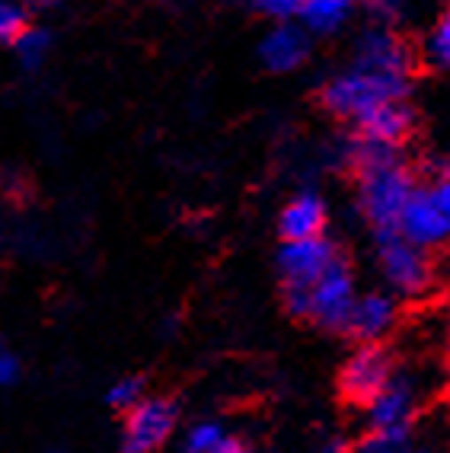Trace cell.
<instances>
[{
	"label": "cell",
	"instance_id": "d4e9b609",
	"mask_svg": "<svg viewBox=\"0 0 450 453\" xmlns=\"http://www.w3.org/2000/svg\"><path fill=\"white\" fill-rule=\"evenodd\" d=\"M428 188H431V195L438 198V204H441V208L450 214V176H447V173H441V176L434 179Z\"/></svg>",
	"mask_w": 450,
	"mask_h": 453
},
{
	"label": "cell",
	"instance_id": "44dd1931",
	"mask_svg": "<svg viewBox=\"0 0 450 453\" xmlns=\"http://www.w3.org/2000/svg\"><path fill=\"white\" fill-rule=\"evenodd\" d=\"M259 13H266L272 19H282V23H291L294 17H300L306 7V0H250Z\"/></svg>",
	"mask_w": 450,
	"mask_h": 453
},
{
	"label": "cell",
	"instance_id": "ffe728a7",
	"mask_svg": "<svg viewBox=\"0 0 450 453\" xmlns=\"http://www.w3.org/2000/svg\"><path fill=\"white\" fill-rule=\"evenodd\" d=\"M26 26L23 7H17L13 0H0V45H17L23 39Z\"/></svg>",
	"mask_w": 450,
	"mask_h": 453
},
{
	"label": "cell",
	"instance_id": "9a60e30c",
	"mask_svg": "<svg viewBox=\"0 0 450 453\" xmlns=\"http://www.w3.org/2000/svg\"><path fill=\"white\" fill-rule=\"evenodd\" d=\"M352 13H354V0H306L300 19H304L306 33L330 35L336 29H342L352 19Z\"/></svg>",
	"mask_w": 450,
	"mask_h": 453
},
{
	"label": "cell",
	"instance_id": "5b68a950",
	"mask_svg": "<svg viewBox=\"0 0 450 453\" xmlns=\"http://www.w3.org/2000/svg\"><path fill=\"white\" fill-rule=\"evenodd\" d=\"M358 303L354 294V275L348 259L338 252L320 281L310 288V323L326 332H348V319Z\"/></svg>",
	"mask_w": 450,
	"mask_h": 453
},
{
	"label": "cell",
	"instance_id": "7c38bea8",
	"mask_svg": "<svg viewBox=\"0 0 450 453\" xmlns=\"http://www.w3.org/2000/svg\"><path fill=\"white\" fill-rule=\"evenodd\" d=\"M412 125H415V115L406 105V99H400V103H386L377 105V109H370L368 115H361L354 122V128H358V138L400 147L412 134Z\"/></svg>",
	"mask_w": 450,
	"mask_h": 453
},
{
	"label": "cell",
	"instance_id": "4fadbf2b",
	"mask_svg": "<svg viewBox=\"0 0 450 453\" xmlns=\"http://www.w3.org/2000/svg\"><path fill=\"white\" fill-rule=\"evenodd\" d=\"M310 55V39L300 26L294 23H278L272 33L262 39L259 45V58H262V65L275 73H288L294 67H300Z\"/></svg>",
	"mask_w": 450,
	"mask_h": 453
},
{
	"label": "cell",
	"instance_id": "e0dca14e",
	"mask_svg": "<svg viewBox=\"0 0 450 453\" xmlns=\"http://www.w3.org/2000/svg\"><path fill=\"white\" fill-rule=\"evenodd\" d=\"M19 55V65L26 67V71H35V67L49 58V49H51V35L45 33V29H26L23 39L13 45Z\"/></svg>",
	"mask_w": 450,
	"mask_h": 453
},
{
	"label": "cell",
	"instance_id": "7a4b0ae2",
	"mask_svg": "<svg viewBox=\"0 0 450 453\" xmlns=\"http://www.w3.org/2000/svg\"><path fill=\"white\" fill-rule=\"evenodd\" d=\"M409 93V77L402 73H384V71H368V67L352 65L345 73L332 77L322 87L320 99L322 109H330L338 119H352L358 122L361 115H368L370 109L386 103H400Z\"/></svg>",
	"mask_w": 450,
	"mask_h": 453
},
{
	"label": "cell",
	"instance_id": "603a6c76",
	"mask_svg": "<svg viewBox=\"0 0 450 453\" xmlns=\"http://www.w3.org/2000/svg\"><path fill=\"white\" fill-rule=\"evenodd\" d=\"M17 377H19V357L0 345V387H10Z\"/></svg>",
	"mask_w": 450,
	"mask_h": 453
},
{
	"label": "cell",
	"instance_id": "f1b7e54d",
	"mask_svg": "<svg viewBox=\"0 0 450 453\" xmlns=\"http://www.w3.org/2000/svg\"><path fill=\"white\" fill-rule=\"evenodd\" d=\"M441 173H447V176H450V157H447V160L441 163Z\"/></svg>",
	"mask_w": 450,
	"mask_h": 453
},
{
	"label": "cell",
	"instance_id": "6da1fadb",
	"mask_svg": "<svg viewBox=\"0 0 450 453\" xmlns=\"http://www.w3.org/2000/svg\"><path fill=\"white\" fill-rule=\"evenodd\" d=\"M345 160L358 179V208L374 234L400 230V218L418 182L409 163L402 160L400 147L377 144V141L358 138L348 141Z\"/></svg>",
	"mask_w": 450,
	"mask_h": 453
},
{
	"label": "cell",
	"instance_id": "30bf717a",
	"mask_svg": "<svg viewBox=\"0 0 450 453\" xmlns=\"http://www.w3.org/2000/svg\"><path fill=\"white\" fill-rule=\"evenodd\" d=\"M352 65L368 67V71H384V73H412V55L406 49V42L390 29H370L361 35L358 49H354Z\"/></svg>",
	"mask_w": 450,
	"mask_h": 453
},
{
	"label": "cell",
	"instance_id": "f546056e",
	"mask_svg": "<svg viewBox=\"0 0 450 453\" xmlns=\"http://www.w3.org/2000/svg\"><path fill=\"white\" fill-rule=\"evenodd\" d=\"M447 367H450V351H447Z\"/></svg>",
	"mask_w": 450,
	"mask_h": 453
},
{
	"label": "cell",
	"instance_id": "d6986e66",
	"mask_svg": "<svg viewBox=\"0 0 450 453\" xmlns=\"http://www.w3.org/2000/svg\"><path fill=\"white\" fill-rule=\"evenodd\" d=\"M227 437L217 421H198L185 437V453H214Z\"/></svg>",
	"mask_w": 450,
	"mask_h": 453
},
{
	"label": "cell",
	"instance_id": "8fae6325",
	"mask_svg": "<svg viewBox=\"0 0 450 453\" xmlns=\"http://www.w3.org/2000/svg\"><path fill=\"white\" fill-rule=\"evenodd\" d=\"M393 323H396V300L374 291L358 297L345 335L358 342V345H377L386 332L393 329Z\"/></svg>",
	"mask_w": 450,
	"mask_h": 453
},
{
	"label": "cell",
	"instance_id": "ba28073f",
	"mask_svg": "<svg viewBox=\"0 0 450 453\" xmlns=\"http://www.w3.org/2000/svg\"><path fill=\"white\" fill-rule=\"evenodd\" d=\"M400 234L415 246H422V250L450 243V214L438 204V198H434L428 186H418L415 195L409 198V204H406L400 218Z\"/></svg>",
	"mask_w": 450,
	"mask_h": 453
},
{
	"label": "cell",
	"instance_id": "277c9868",
	"mask_svg": "<svg viewBox=\"0 0 450 453\" xmlns=\"http://www.w3.org/2000/svg\"><path fill=\"white\" fill-rule=\"evenodd\" d=\"M396 377V361L386 345H358L338 371V396L348 405H364L368 409L374 399L386 389V383Z\"/></svg>",
	"mask_w": 450,
	"mask_h": 453
},
{
	"label": "cell",
	"instance_id": "5bb4252c",
	"mask_svg": "<svg viewBox=\"0 0 450 453\" xmlns=\"http://www.w3.org/2000/svg\"><path fill=\"white\" fill-rule=\"evenodd\" d=\"M278 230H282V240H314L322 236L326 230V204L316 192H300L298 198H291L284 204L282 218H278Z\"/></svg>",
	"mask_w": 450,
	"mask_h": 453
},
{
	"label": "cell",
	"instance_id": "ac0fdd59",
	"mask_svg": "<svg viewBox=\"0 0 450 453\" xmlns=\"http://www.w3.org/2000/svg\"><path fill=\"white\" fill-rule=\"evenodd\" d=\"M144 380L141 377H121V380H115L112 387H109V393H105V403L112 405V409H119V412H131L137 403H144Z\"/></svg>",
	"mask_w": 450,
	"mask_h": 453
},
{
	"label": "cell",
	"instance_id": "52a82bcc",
	"mask_svg": "<svg viewBox=\"0 0 450 453\" xmlns=\"http://www.w3.org/2000/svg\"><path fill=\"white\" fill-rule=\"evenodd\" d=\"M338 250L326 236H314V240H291L278 250V275L282 284H294V288H314L322 278V272L336 262Z\"/></svg>",
	"mask_w": 450,
	"mask_h": 453
},
{
	"label": "cell",
	"instance_id": "9c48e42d",
	"mask_svg": "<svg viewBox=\"0 0 450 453\" xmlns=\"http://www.w3.org/2000/svg\"><path fill=\"white\" fill-rule=\"evenodd\" d=\"M415 409H418L415 387H412V380L406 373H396L393 380L386 383L384 393L368 405V431L415 428Z\"/></svg>",
	"mask_w": 450,
	"mask_h": 453
},
{
	"label": "cell",
	"instance_id": "2e32d148",
	"mask_svg": "<svg viewBox=\"0 0 450 453\" xmlns=\"http://www.w3.org/2000/svg\"><path fill=\"white\" fill-rule=\"evenodd\" d=\"M354 453H434V450L415 444L412 441V428H406V431H368L358 441Z\"/></svg>",
	"mask_w": 450,
	"mask_h": 453
},
{
	"label": "cell",
	"instance_id": "3957f363",
	"mask_svg": "<svg viewBox=\"0 0 450 453\" xmlns=\"http://www.w3.org/2000/svg\"><path fill=\"white\" fill-rule=\"evenodd\" d=\"M377 240V262L390 288L400 294H425L434 281V268L428 259V250L415 246L412 240L400 234V230H386V234H374Z\"/></svg>",
	"mask_w": 450,
	"mask_h": 453
},
{
	"label": "cell",
	"instance_id": "484cf974",
	"mask_svg": "<svg viewBox=\"0 0 450 453\" xmlns=\"http://www.w3.org/2000/svg\"><path fill=\"white\" fill-rule=\"evenodd\" d=\"M320 453H354V450L348 447V441H342V437H330V441L320 447Z\"/></svg>",
	"mask_w": 450,
	"mask_h": 453
},
{
	"label": "cell",
	"instance_id": "cb8c5ba5",
	"mask_svg": "<svg viewBox=\"0 0 450 453\" xmlns=\"http://www.w3.org/2000/svg\"><path fill=\"white\" fill-rule=\"evenodd\" d=\"M368 10L380 19V23H393V17L400 13L396 0H368Z\"/></svg>",
	"mask_w": 450,
	"mask_h": 453
},
{
	"label": "cell",
	"instance_id": "83f0119b",
	"mask_svg": "<svg viewBox=\"0 0 450 453\" xmlns=\"http://www.w3.org/2000/svg\"><path fill=\"white\" fill-rule=\"evenodd\" d=\"M26 4H29V7H51L55 0H26Z\"/></svg>",
	"mask_w": 450,
	"mask_h": 453
},
{
	"label": "cell",
	"instance_id": "4316f807",
	"mask_svg": "<svg viewBox=\"0 0 450 453\" xmlns=\"http://www.w3.org/2000/svg\"><path fill=\"white\" fill-rule=\"evenodd\" d=\"M240 450H243V444H240V441H234V437H227L224 444L217 447L214 453H240Z\"/></svg>",
	"mask_w": 450,
	"mask_h": 453
},
{
	"label": "cell",
	"instance_id": "7402d4cb",
	"mask_svg": "<svg viewBox=\"0 0 450 453\" xmlns=\"http://www.w3.org/2000/svg\"><path fill=\"white\" fill-rule=\"evenodd\" d=\"M428 51H431L434 65L450 67V10L444 13V19L438 23V29L431 33V42H428Z\"/></svg>",
	"mask_w": 450,
	"mask_h": 453
},
{
	"label": "cell",
	"instance_id": "8992f818",
	"mask_svg": "<svg viewBox=\"0 0 450 453\" xmlns=\"http://www.w3.org/2000/svg\"><path fill=\"white\" fill-rule=\"evenodd\" d=\"M179 421V405L167 396H147L125 418L121 453H153L169 441Z\"/></svg>",
	"mask_w": 450,
	"mask_h": 453
}]
</instances>
